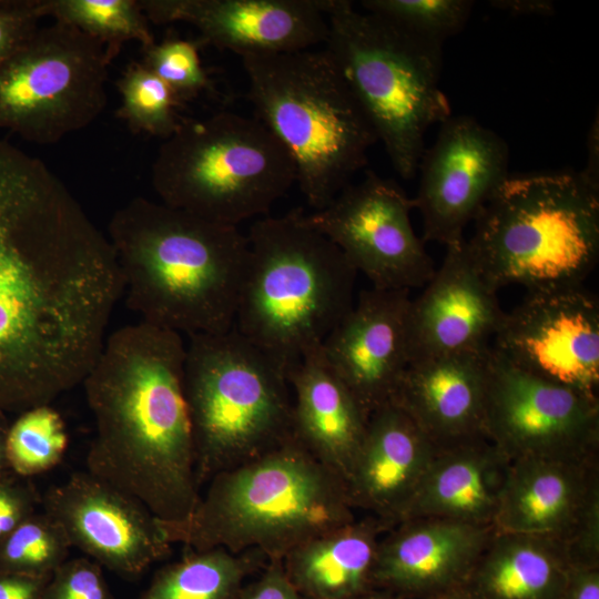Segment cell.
I'll return each mask as SVG.
<instances>
[{"instance_id":"ba28073f","label":"cell","mask_w":599,"mask_h":599,"mask_svg":"<svg viewBox=\"0 0 599 599\" xmlns=\"http://www.w3.org/2000/svg\"><path fill=\"white\" fill-rule=\"evenodd\" d=\"M324 48L404 180L413 179L428 129L451 115L439 85L443 45L394 22L361 12L351 1L327 0Z\"/></svg>"},{"instance_id":"d6a6232c","label":"cell","mask_w":599,"mask_h":599,"mask_svg":"<svg viewBox=\"0 0 599 599\" xmlns=\"http://www.w3.org/2000/svg\"><path fill=\"white\" fill-rule=\"evenodd\" d=\"M365 11L437 44L463 31L474 8L470 0H364Z\"/></svg>"},{"instance_id":"9a60e30c","label":"cell","mask_w":599,"mask_h":599,"mask_svg":"<svg viewBox=\"0 0 599 599\" xmlns=\"http://www.w3.org/2000/svg\"><path fill=\"white\" fill-rule=\"evenodd\" d=\"M493 526L558 541L570 564H599V456L510 461Z\"/></svg>"},{"instance_id":"f1b7e54d","label":"cell","mask_w":599,"mask_h":599,"mask_svg":"<svg viewBox=\"0 0 599 599\" xmlns=\"http://www.w3.org/2000/svg\"><path fill=\"white\" fill-rule=\"evenodd\" d=\"M47 17L104 44L111 61L126 41L143 50L155 43L140 0H47Z\"/></svg>"},{"instance_id":"ac0fdd59","label":"cell","mask_w":599,"mask_h":599,"mask_svg":"<svg viewBox=\"0 0 599 599\" xmlns=\"http://www.w3.org/2000/svg\"><path fill=\"white\" fill-rule=\"evenodd\" d=\"M327 0H140L149 21L186 22L203 42L245 54H277L324 45Z\"/></svg>"},{"instance_id":"30bf717a","label":"cell","mask_w":599,"mask_h":599,"mask_svg":"<svg viewBox=\"0 0 599 599\" xmlns=\"http://www.w3.org/2000/svg\"><path fill=\"white\" fill-rule=\"evenodd\" d=\"M295 182L278 139L257 118L230 111L182 119L152 165L162 203L233 226L266 215Z\"/></svg>"},{"instance_id":"cb8c5ba5","label":"cell","mask_w":599,"mask_h":599,"mask_svg":"<svg viewBox=\"0 0 599 599\" xmlns=\"http://www.w3.org/2000/svg\"><path fill=\"white\" fill-rule=\"evenodd\" d=\"M509 465L486 437L436 449L399 521L436 518L493 526Z\"/></svg>"},{"instance_id":"f6af8a7d","label":"cell","mask_w":599,"mask_h":599,"mask_svg":"<svg viewBox=\"0 0 599 599\" xmlns=\"http://www.w3.org/2000/svg\"><path fill=\"white\" fill-rule=\"evenodd\" d=\"M432 599H468V598L460 591L456 590V591H453V592H449L439 597H435Z\"/></svg>"},{"instance_id":"ffe728a7","label":"cell","mask_w":599,"mask_h":599,"mask_svg":"<svg viewBox=\"0 0 599 599\" xmlns=\"http://www.w3.org/2000/svg\"><path fill=\"white\" fill-rule=\"evenodd\" d=\"M504 314L497 291L475 265L466 238L447 246L424 291L410 298V363L488 349Z\"/></svg>"},{"instance_id":"60d3db41","label":"cell","mask_w":599,"mask_h":599,"mask_svg":"<svg viewBox=\"0 0 599 599\" xmlns=\"http://www.w3.org/2000/svg\"><path fill=\"white\" fill-rule=\"evenodd\" d=\"M490 7L515 16L549 17L555 13V4L549 0H491Z\"/></svg>"},{"instance_id":"83f0119b","label":"cell","mask_w":599,"mask_h":599,"mask_svg":"<svg viewBox=\"0 0 599 599\" xmlns=\"http://www.w3.org/2000/svg\"><path fill=\"white\" fill-rule=\"evenodd\" d=\"M266 561L256 551L189 549L180 560L160 568L136 599H236L245 578Z\"/></svg>"},{"instance_id":"7bdbcfd3","label":"cell","mask_w":599,"mask_h":599,"mask_svg":"<svg viewBox=\"0 0 599 599\" xmlns=\"http://www.w3.org/2000/svg\"><path fill=\"white\" fill-rule=\"evenodd\" d=\"M6 414L0 410V480L13 477L7 458V433L10 423Z\"/></svg>"},{"instance_id":"3957f363","label":"cell","mask_w":599,"mask_h":599,"mask_svg":"<svg viewBox=\"0 0 599 599\" xmlns=\"http://www.w3.org/2000/svg\"><path fill=\"white\" fill-rule=\"evenodd\" d=\"M108 238L140 321L187 337L233 327L248 260L237 226L138 196L112 215Z\"/></svg>"},{"instance_id":"d590c367","label":"cell","mask_w":599,"mask_h":599,"mask_svg":"<svg viewBox=\"0 0 599 599\" xmlns=\"http://www.w3.org/2000/svg\"><path fill=\"white\" fill-rule=\"evenodd\" d=\"M47 17V0H0V64Z\"/></svg>"},{"instance_id":"e0dca14e","label":"cell","mask_w":599,"mask_h":599,"mask_svg":"<svg viewBox=\"0 0 599 599\" xmlns=\"http://www.w3.org/2000/svg\"><path fill=\"white\" fill-rule=\"evenodd\" d=\"M41 504L71 547L121 576H139L170 552L166 525L141 501L89 471L73 473L50 487Z\"/></svg>"},{"instance_id":"7a4b0ae2","label":"cell","mask_w":599,"mask_h":599,"mask_svg":"<svg viewBox=\"0 0 599 599\" xmlns=\"http://www.w3.org/2000/svg\"><path fill=\"white\" fill-rule=\"evenodd\" d=\"M185 355L181 334L140 321L106 336L81 384L97 427L87 471L141 501L169 531L200 500Z\"/></svg>"},{"instance_id":"484cf974","label":"cell","mask_w":599,"mask_h":599,"mask_svg":"<svg viewBox=\"0 0 599 599\" xmlns=\"http://www.w3.org/2000/svg\"><path fill=\"white\" fill-rule=\"evenodd\" d=\"M392 528L374 516L355 518L291 549L284 570L306 599H355L376 589L379 544Z\"/></svg>"},{"instance_id":"8d00e7d4","label":"cell","mask_w":599,"mask_h":599,"mask_svg":"<svg viewBox=\"0 0 599 599\" xmlns=\"http://www.w3.org/2000/svg\"><path fill=\"white\" fill-rule=\"evenodd\" d=\"M41 504L34 486L13 477L0 480V541L29 518Z\"/></svg>"},{"instance_id":"e575fe53","label":"cell","mask_w":599,"mask_h":599,"mask_svg":"<svg viewBox=\"0 0 599 599\" xmlns=\"http://www.w3.org/2000/svg\"><path fill=\"white\" fill-rule=\"evenodd\" d=\"M41 599H114L102 567L92 559H67L48 583Z\"/></svg>"},{"instance_id":"f546056e","label":"cell","mask_w":599,"mask_h":599,"mask_svg":"<svg viewBox=\"0 0 599 599\" xmlns=\"http://www.w3.org/2000/svg\"><path fill=\"white\" fill-rule=\"evenodd\" d=\"M50 405L26 409L9 424L7 458L13 475L32 477L62 460L69 437L61 415Z\"/></svg>"},{"instance_id":"5b68a950","label":"cell","mask_w":599,"mask_h":599,"mask_svg":"<svg viewBox=\"0 0 599 599\" xmlns=\"http://www.w3.org/2000/svg\"><path fill=\"white\" fill-rule=\"evenodd\" d=\"M233 327L286 374L353 307L357 272L297 209L256 220Z\"/></svg>"},{"instance_id":"8992f818","label":"cell","mask_w":599,"mask_h":599,"mask_svg":"<svg viewBox=\"0 0 599 599\" xmlns=\"http://www.w3.org/2000/svg\"><path fill=\"white\" fill-rule=\"evenodd\" d=\"M474 224L467 250L497 292L580 287L599 260V189L580 171L509 175Z\"/></svg>"},{"instance_id":"7402d4cb","label":"cell","mask_w":599,"mask_h":599,"mask_svg":"<svg viewBox=\"0 0 599 599\" xmlns=\"http://www.w3.org/2000/svg\"><path fill=\"white\" fill-rule=\"evenodd\" d=\"M490 348L407 366L390 403L414 420L436 449L485 437Z\"/></svg>"},{"instance_id":"f35d334b","label":"cell","mask_w":599,"mask_h":599,"mask_svg":"<svg viewBox=\"0 0 599 599\" xmlns=\"http://www.w3.org/2000/svg\"><path fill=\"white\" fill-rule=\"evenodd\" d=\"M560 599H599V565L569 564Z\"/></svg>"},{"instance_id":"277c9868","label":"cell","mask_w":599,"mask_h":599,"mask_svg":"<svg viewBox=\"0 0 599 599\" xmlns=\"http://www.w3.org/2000/svg\"><path fill=\"white\" fill-rule=\"evenodd\" d=\"M346 481L294 435L210 479L190 520L171 530L187 549L256 551L283 559L297 545L355 519Z\"/></svg>"},{"instance_id":"5bb4252c","label":"cell","mask_w":599,"mask_h":599,"mask_svg":"<svg viewBox=\"0 0 599 599\" xmlns=\"http://www.w3.org/2000/svg\"><path fill=\"white\" fill-rule=\"evenodd\" d=\"M491 349L515 367L588 394L599 388V302L583 286L527 292Z\"/></svg>"},{"instance_id":"2e32d148","label":"cell","mask_w":599,"mask_h":599,"mask_svg":"<svg viewBox=\"0 0 599 599\" xmlns=\"http://www.w3.org/2000/svg\"><path fill=\"white\" fill-rule=\"evenodd\" d=\"M508 166L509 148L498 133L470 115L441 122L417 169L413 201L422 215V240L445 247L461 242L467 225L509 177Z\"/></svg>"},{"instance_id":"d6986e66","label":"cell","mask_w":599,"mask_h":599,"mask_svg":"<svg viewBox=\"0 0 599 599\" xmlns=\"http://www.w3.org/2000/svg\"><path fill=\"white\" fill-rule=\"evenodd\" d=\"M409 303V291H362L321 346L329 366L368 416L393 400L410 363Z\"/></svg>"},{"instance_id":"d4e9b609","label":"cell","mask_w":599,"mask_h":599,"mask_svg":"<svg viewBox=\"0 0 599 599\" xmlns=\"http://www.w3.org/2000/svg\"><path fill=\"white\" fill-rule=\"evenodd\" d=\"M293 389V435L346 483L363 444L369 416L318 347L287 374Z\"/></svg>"},{"instance_id":"9c48e42d","label":"cell","mask_w":599,"mask_h":599,"mask_svg":"<svg viewBox=\"0 0 599 599\" xmlns=\"http://www.w3.org/2000/svg\"><path fill=\"white\" fill-rule=\"evenodd\" d=\"M184 389L199 486L293 436L287 374L234 327L189 336Z\"/></svg>"},{"instance_id":"6da1fadb","label":"cell","mask_w":599,"mask_h":599,"mask_svg":"<svg viewBox=\"0 0 599 599\" xmlns=\"http://www.w3.org/2000/svg\"><path fill=\"white\" fill-rule=\"evenodd\" d=\"M122 292L108 236L41 160L0 139V410L81 385Z\"/></svg>"},{"instance_id":"ab89813d","label":"cell","mask_w":599,"mask_h":599,"mask_svg":"<svg viewBox=\"0 0 599 599\" xmlns=\"http://www.w3.org/2000/svg\"><path fill=\"white\" fill-rule=\"evenodd\" d=\"M50 578L0 575V599H41Z\"/></svg>"},{"instance_id":"74e56055","label":"cell","mask_w":599,"mask_h":599,"mask_svg":"<svg viewBox=\"0 0 599 599\" xmlns=\"http://www.w3.org/2000/svg\"><path fill=\"white\" fill-rule=\"evenodd\" d=\"M236 599H306L288 579L281 559L267 560L262 573L243 585Z\"/></svg>"},{"instance_id":"836d02e7","label":"cell","mask_w":599,"mask_h":599,"mask_svg":"<svg viewBox=\"0 0 599 599\" xmlns=\"http://www.w3.org/2000/svg\"><path fill=\"white\" fill-rule=\"evenodd\" d=\"M142 63L174 92L180 102L211 89L197 44L183 39H166L143 50Z\"/></svg>"},{"instance_id":"8fae6325","label":"cell","mask_w":599,"mask_h":599,"mask_svg":"<svg viewBox=\"0 0 599 599\" xmlns=\"http://www.w3.org/2000/svg\"><path fill=\"white\" fill-rule=\"evenodd\" d=\"M106 48L54 21L0 64V128L52 144L90 125L106 105Z\"/></svg>"},{"instance_id":"52a82bcc","label":"cell","mask_w":599,"mask_h":599,"mask_svg":"<svg viewBox=\"0 0 599 599\" xmlns=\"http://www.w3.org/2000/svg\"><path fill=\"white\" fill-rule=\"evenodd\" d=\"M256 116L284 145L307 203L327 205L378 141L337 63L322 47L240 57Z\"/></svg>"},{"instance_id":"603a6c76","label":"cell","mask_w":599,"mask_h":599,"mask_svg":"<svg viewBox=\"0 0 599 599\" xmlns=\"http://www.w3.org/2000/svg\"><path fill=\"white\" fill-rule=\"evenodd\" d=\"M435 451L426 435L394 403L373 412L346 483L353 509L394 527Z\"/></svg>"},{"instance_id":"ee69618b","label":"cell","mask_w":599,"mask_h":599,"mask_svg":"<svg viewBox=\"0 0 599 599\" xmlns=\"http://www.w3.org/2000/svg\"><path fill=\"white\" fill-rule=\"evenodd\" d=\"M355 599H403L387 590L374 589L365 595H362Z\"/></svg>"},{"instance_id":"1f68e13d","label":"cell","mask_w":599,"mask_h":599,"mask_svg":"<svg viewBox=\"0 0 599 599\" xmlns=\"http://www.w3.org/2000/svg\"><path fill=\"white\" fill-rule=\"evenodd\" d=\"M71 548L62 527L35 511L0 541V575L51 577Z\"/></svg>"},{"instance_id":"7c38bea8","label":"cell","mask_w":599,"mask_h":599,"mask_svg":"<svg viewBox=\"0 0 599 599\" xmlns=\"http://www.w3.org/2000/svg\"><path fill=\"white\" fill-rule=\"evenodd\" d=\"M484 435L510 461L599 456V399L509 364L490 348Z\"/></svg>"},{"instance_id":"4dcf8cb0","label":"cell","mask_w":599,"mask_h":599,"mask_svg":"<svg viewBox=\"0 0 599 599\" xmlns=\"http://www.w3.org/2000/svg\"><path fill=\"white\" fill-rule=\"evenodd\" d=\"M122 103L116 115L136 133L166 140L182 119L174 92L142 62L129 64L116 82Z\"/></svg>"},{"instance_id":"44dd1931","label":"cell","mask_w":599,"mask_h":599,"mask_svg":"<svg viewBox=\"0 0 599 599\" xmlns=\"http://www.w3.org/2000/svg\"><path fill=\"white\" fill-rule=\"evenodd\" d=\"M495 529L436 518L399 521L382 538L376 589L403 599H432L458 590Z\"/></svg>"},{"instance_id":"b9f144b4","label":"cell","mask_w":599,"mask_h":599,"mask_svg":"<svg viewBox=\"0 0 599 599\" xmlns=\"http://www.w3.org/2000/svg\"><path fill=\"white\" fill-rule=\"evenodd\" d=\"M599 121L598 112L589 129L587 136V161L580 173L596 187L599 189Z\"/></svg>"},{"instance_id":"4fadbf2b","label":"cell","mask_w":599,"mask_h":599,"mask_svg":"<svg viewBox=\"0 0 599 599\" xmlns=\"http://www.w3.org/2000/svg\"><path fill=\"white\" fill-rule=\"evenodd\" d=\"M414 209L413 197L399 184L367 171L361 182H351L306 220L372 287L410 292L425 286L436 270L414 231Z\"/></svg>"},{"instance_id":"4316f807","label":"cell","mask_w":599,"mask_h":599,"mask_svg":"<svg viewBox=\"0 0 599 599\" xmlns=\"http://www.w3.org/2000/svg\"><path fill=\"white\" fill-rule=\"evenodd\" d=\"M568 567L560 542L495 530L458 591L468 599H560Z\"/></svg>"}]
</instances>
